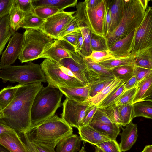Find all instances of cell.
<instances>
[{"mask_svg":"<svg viewBox=\"0 0 152 152\" xmlns=\"http://www.w3.org/2000/svg\"><path fill=\"white\" fill-rule=\"evenodd\" d=\"M0 78L3 83L17 82L20 85L46 82L40 65L31 62L23 65L0 66Z\"/></svg>","mask_w":152,"mask_h":152,"instance_id":"8992f818","label":"cell"},{"mask_svg":"<svg viewBox=\"0 0 152 152\" xmlns=\"http://www.w3.org/2000/svg\"><path fill=\"white\" fill-rule=\"evenodd\" d=\"M122 16L118 25L105 37L109 49L118 41L138 28L145 14L139 0H123Z\"/></svg>","mask_w":152,"mask_h":152,"instance_id":"7a4b0ae2","label":"cell"},{"mask_svg":"<svg viewBox=\"0 0 152 152\" xmlns=\"http://www.w3.org/2000/svg\"><path fill=\"white\" fill-rule=\"evenodd\" d=\"M2 110L0 108V118H1L2 115Z\"/></svg>","mask_w":152,"mask_h":152,"instance_id":"03108f58","label":"cell"},{"mask_svg":"<svg viewBox=\"0 0 152 152\" xmlns=\"http://www.w3.org/2000/svg\"><path fill=\"white\" fill-rule=\"evenodd\" d=\"M90 47L91 51H107L109 50L106 40L104 37L92 33Z\"/></svg>","mask_w":152,"mask_h":152,"instance_id":"74e56055","label":"cell"},{"mask_svg":"<svg viewBox=\"0 0 152 152\" xmlns=\"http://www.w3.org/2000/svg\"><path fill=\"white\" fill-rule=\"evenodd\" d=\"M143 9L145 11L148 6L149 0H139Z\"/></svg>","mask_w":152,"mask_h":152,"instance_id":"91938a15","label":"cell"},{"mask_svg":"<svg viewBox=\"0 0 152 152\" xmlns=\"http://www.w3.org/2000/svg\"><path fill=\"white\" fill-rule=\"evenodd\" d=\"M13 130L0 121V136L2 134Z\"/></svg>","mask_w":152,"mask_h":152,"instance_id":"680465c9","label":"cell"},{"mask_svg":"<svg viewBox=\"0 0 152 152\" xmlns=\"http://www.w3.org/2000/svg\"><path fill=\"white\" fill-rule=\"evenodd\" d=\"M121 126H126L134 118L133 104H123L118 106Z\"/></svg>","mask_w":152,"mask_h":152,"instance_id":"e575fe53","label":"cell"},{"mask_svg":"<svg viewBox=\"0 0 152 152\" xmlns=\"http://www.w3.org/2000/svg\"><path fill=\"white\" fill-rule=\"evenodd\" d=\"M141 152H152V145L146 146Z\"/></svg>","mask_w":152,"mask_h":152,"instance_id":"94428289","label":"cell"},{"mask_svg":"<svg viewBox=\"0 0 152 152\" xmlns=\"http://www.w3.org/2000/svg\"><path fill=\"white\" fill-rule=\"evenodd\" d=\"M60 12L57 8L48 6L37 7L34 8L33 10V12L35 15L45 20Z\"/></svg>","mask_w":152,"mask_h":152,"instance_id":"ab89813d","label":"cell"},{"mask_svg":"<svg viewBox=\"0 0 152 152\" xmlns=\"http://www.w3.org/2000/svg\"><path fill=\"white\" fill-rule=\"evenodd\" d=\"M134 66H124L112 69L114 78L126 83L133 76Z\"/></svg>","mask_w":152,"mask_h":152,"instance_id":"836d02e7","label":"cell"},{"mask_svg":"<svg viewBox=\"0 0 152 152\" xmlns=\"http://www.w3.org/2000/svg\"><path fill=\"white\" fill-rule=\"evenodd\" d=\"M84 60L87 67L97 74L100 79L115 78L111 69H109L98 63L94 62L89 58H85Z\"/></svg>","mask_w":152,"mask_h":152,"instance_id":"f1b7e54d","label":"cell"},{"mask_svg":"<svg viewBox=\"0 0 152 152\" xmlns=\"http://www.w3.org/2000/svg\"><path fill=\"white\" fill-rule=\"evenodd\" d=\"M105 7V0H102L96 6L92 9L86 7L85 1L80 2L76 5L75 15L77 17L79 22L82 23L88 27L92 33L104 37Z\"/></svg>","mask_w":152,"mask_h":152,"instance_id":"ba28073f","label":"cell"},{"mask_svg":"<svg viewBox=\"0 0 152 152\" xmlns=\"http://www.w3.org/2000/svg\"><path fill=\"white\" fill-rule=\"evenodd\" d=\"M14 4V0H0V18L10 14Z\"/></svg>","mask_w":152,"mask_h":152,"instance_id":"c3c4849f","label":"cell"},{"mask_svg":"<svg viewBox=\"0 0 152 152\" xmlns=\"http://www.w3.org/2000/svg\"><path fill=\"white\" fill-rule=\"evenodd\" d=\"M152 74V70L134 66L133 76H134L137 83Z\"/></svg>","mask_w":152,"mask_h":152,"instance_id":"7dc6e473","label":"cell"},{"mask_svg":"<svg viewBox=\"0 0 152 152\" xmlns=\"http://www.w3.org/2000/svg\"><path fill=\"white\" fill-rule=\"evenodd\" d=\"M137 89V86L131 89L125 90L120 96L115 104L117 105L132 104V102Z\"/></svg>","mask_w":152,"mask_h":152,"instance_id":"60d3db41","label":"cell"},{"mask_svg":"<svg viewBox=\"0 0 152 152\" xmlns=\"http://www.w3.org/2000/svg\"><path fill=\"white\" fill-rule=\"evenodd\" d=\"M48 85L58 88V86L73 88L85 86L67 68L48 59L40 65Z\"/></svg>","mask_w":152,"mask_h":152,"instance_id":"52a82bcc","label":"cell"},{"mask_svg":"<svg viewBox=\"0 0 152 152\" xmlns=\"http://www.w3.org/2000/svg\"><path fill=\"white\" fill-rule=\"evenodd\" d=\"M43 87L42 83L20 84L12 101L2 110L0 121L18 134L27 132L31 127L33 101Z\"/></svg>","mask_w":152,"mask_h":152,"instance_id":"6da1fadb","label":"cell"},{"mask_svg":"<svg viewBox=\"0 0 152 152\" xmlns=\"http://www.w3.org/2000/svg\"><path fill=\"white\" fill-rule=\"evenodd\" d=\"M103 152H122L119 144L116 140H111L95 145Z\"/></svg>","mask_w":152,"mask_h":152,"instance_id":"ee69618b","label":"cell"},{"mask_svg":"<svg viewBox=\"0 0 152 152\" xmlns=\"http://www.w3.org/2000/svg\"><path fill=\"white\" fill-rule=\"evenodd\" d=\"M152 48V9L149 7L145 11L140 25L135 30L130 55Z\"/></svg>","mask_w":152,"mask_h":152,"instance_id":"8fae6325","label":"cell"},{"mask_svg":"<svg viewBox=\"0 0 152 152\" xmlns=\"http://www.w3.org/2000/svg\"><path fill=\"white\" fill-rule=\"evenodd\" d=\"M134 117H142L148 119L152 118V103L150 102H140L132 104Z\"/></svg>","mask_w":152,"mask_h":152,"instance_id":"4dcf8cb0","label":"cell"},{"mask_svg":"<svg viewBox=\"0 0 152 152\" xmlns=\"http://www.w3.org/2000/svg\"><path fill=\"white\" fill-rule=\"evenodd\" d=\"M75 11L59 12L46 19L39 29L56 39L74 17Z\"/></svg>","mask_w":152,"mask_h":152,"instance_id":"7c38bea8","label":"cell"},{"mask_svg":"<svg viewBox=\"0 0 152 152\" xmlns=\"http://www.w3.org/2000/svg\"><path fill=\"white\" fill-rule=\"evenodd\" d=\"M75 51V48L69 44L62 39H57L40 58L48 59L58 63L61 59L72 58V53Z\"/></svg>","mask_w":152,"mask_h":152,"instance_id":"5bb4252c","label":"cell"},{"mask_svg":"<svg viewBox=\"0 0 152 152\" xmlns=\"http://www.w3.org/2000/svg\"><path fill=\"white\" fill-rule=\"evenodd\" d=\"M97 108V106L94 105L87 113L85 117L82 121L81 126H87L89 125L91 122L93 116Z\"/></svg>","mask_w":152,"mask_h":152,"instance_id":"f5cc1de1","label":"cell"},{"mask_svg":"<svg viewBox=\"0 0 152 152\" xmlns=\"http://www.w3.org/2000/svg\"><path fill=\"white\" fill-rule=\"evenodd\" d=\"M120 128L122 131L119 134L121 137L119 144L121 151L124 152L130 150L136 141L138 137L137 126L132 121L125 128Z\"/></svg>","mask_w":152,"mask_h":152,"instance_id":"e0dca14e","label":"cell"},{"mask_svg":"<svg viewBox=\"0 0 152 152\" xmlns=\"http://www.w3.org/2000/svg\"><path fill=\"white\" fill-rule=\"evenodd\" d=\"M23 40V34L17 32L11 37L1 54L0 66H10L15 62L21 51Z\"/></svg>","mask_w":152,"mask_h":152,"instance_id":"4fadbf2b","label":"cell"},{"mask_svg":"<svg viewBox=\"0 0 152 152\" xmlns=\"http://www.w3.org/2000/svg\"><path fill=\"white\" fill-rule=\"evenodd\" d=\"M34 9L37 7L48 6L58 9L60 11L69 7H74L77 4V0H32Z\"/></svg>","mask_w":152,"mask_h":152,"instance_id":"cb8c5ba5","label":"cell"},{"mask_svg":"<svg viewBox=\"0 0 152 152\" xmlns=\"http://www.w3.org/2000/svg\"><path fill=\"white\" fill-rule=\"evenodd\" d=\"M80 28L78 20L75 15L72 20L66 25L60 34L58 39H61L64 36L72 32L76 31Z\"/></svg>","mask_w":152,"mask_h":152,"instance_id":"f6af8a7d","label":"cell"},{"mask_svg":"<svg viewBox=\"0 0 152 152\" xmlns=\"http://www.w3.org/2000/svg\"><path fill=\"white\" fill-rule=\"evenodd\" d=\"M56 40L39 29H26L18 59L22 63L40 58Z\"/></svg>","mask_w":152,"mask_h":152,"instance_id":"5b68a950","label":"cell"},{"mask_svg":"<svg viewBox=\"0 0 152 152\" xmlns=\"http://www.w3.org/2000/svg\"><path fill=\"white\" fill-rule=\"evenodd\" d=\"M72 58L61 59L58 63L70 70L85 86L99 79L97 74L87 67L84 61V58L80 53L75 51L72 53Z\"/></svg>","mask_w":152,"mask_h":152,"instance_id":"9c48e42d","label":"cell"},{"mask_svg":"<svg viewBox=\"0 0 152 152\" xmlns=\"http://www.w3.org/2000/svg\"><path fill=\"white\" fill-rule=\"evenodd\" d=\"M104 20V37H105L110 31L111 25V19L109 8L106 2Z\"/></svg>","mask_w":152,"mask_h":152,"instance_id":"681fc988","label":"cell"},{"mask_svg":"<svg viewBox=\"0 0 152 152\" xmlns=\"http://www.w3.org/2000/svg\"><path fill=\"white\" fill-rule=\"evenodd\" d=\"M62 105L61 118L71 127L77 129L81 126L82 121L94 106L89 100L78 102L66 98Z\"/></svg>","mask_w":152,"mask_h":152,"instance_id":"30bf717a","label":"cell"},{"mask_svg":"<svg viewBox=\"0 0 152 152\" xmlns=\"http://www.w3.org/2000/svg\"><path fill=\"white\" fill-rule=\"evenodd\" d=\"M79 152H86L85 148V145H83L81 149L80 150Z\"/></svg>","mask_w":152,"mask_h":152,"instance_id":"e7e4bbea","label":"cell"},{"mask_svg":"<svg viewBox=\"0 0 152 152\" xmlns=\"http://www.w3.org/2000/svg\"><path fill=\"white\" fill-rule=\"evenodd\" d=\"M14 6L25 13L33 12L32 0H14Z\"/></svg>","mask_w":152,"mask_h":152,"instance_id":"bcb514c9","label":"cell"},{"mask_svg":"<svg viewBox=\"0 0 152 152\" xmlns=\"http://www.w3.org/2000/svg\"><path fill=\"white\" fill-rule=\"evenodd\" d=\"M125 83L121 81L119 84L99 103L98 107L104 109L111 105L115 104L120 96L125 90Z\"/></svg>","mask_w":152,"mask_h":152,"instance_id":"484cf974","label":"cell"},{"mask_svg":"<svg viewBox=\"0 0 152 152\" xmlns=\"http://www.w3.org/2000/svg\"><path fill=\"white\" fill-rule=\"evenodd\" d=\"M89 125L112 140H116L118 135L120 133V126L115 124L94 121L91 122Z\"/></svg>","mask_w":152,"mask_h":152,"instance_id":"d4e9b609","label":"cell"},{"mask_svg":"<svg viewBox=\"0 0 152 152\" xmlns=\"http://www.w3.org/2000/svg\"><path fill=\"white\" fill-rule=\"evenodd\" d=\"M134 56V66L152 70V48L140 51Z\"/></svg>","mask_w":152,"mask_h":152,"instance_id":"4316f807","label":"cell"},{"mask_svg":"<svg viewBox=\"0 0 152 152\" xmlns=\"http://www.w3.org/2000/svg\"><path fill=\"white\" fill-rule=\"evenodd\" d=\"M10 25L9 14L0 18V56L7 43L15 34Z\"/></svg>","mask_w":152,"mask_h":152,"instance_id":"603a6c76","label":"cell"},{"mask_svg":"<svg viewBox=\"0 0 152 152\" xmlns=\"http://www.w3.org/2000/svg\"><path fill=\"white\" fill-rule=\"evenodd\" d=\"M104 111L108 118L113 123L121 126V121L119 114L118 106L115 104L111 105L103 109Z\"/></svg>","mask_w":152,"mask_h":152,"instance_id":"b9f144b4","label":"cell"},{"mask_svg":"<svg viewBox=\"0 0 152 152\" xmlns=\"http://www.w3.org/2000/svg\"><path fill=\"white\" fill-rule=\"evenodd\" d=\"M86 58L90 59L96 63L115 58L109 50L107 51H92L90 54Z\"/></svg>","mask_w":152,"mask_h":152,"instance_id":"7bdbcfd3","label":"cell"},{"mask_svg":"<svg viewBox=\"0 0 152 152\" xmlns=\"http://www.w3.org/2000/svg\"><path fill=\"white\" fill-rule=\"evenodd\" d=\"M72 133L71 126L54 115L32 127L26 133L31 142L56 146L60 140Z\"/></svg>","mask_w":152,"mask_h":152,"instance_id":"277c9868","label":"cell"},{"mask_svg":"<svg viewBox=\"0 0 152 152\" xmlns=\"http://www.w3.org/2000/svg\"><path fill=\"white\" fill-rule=\"evenodd\" d=\"M102 0H87L85 1L86 7L88 8L92 9L96 6Z\"/></svg>","mask_w":152,"mask_h":152,"instance_id":"6f0895ef","label":"cell"},{"mask_svg":"<svg viewBox=\"0 0 152 152\" xmlns=\"http://www.w3.org/2000/svg\"><path fill=\"white\" fill-rule=\"evenodd\" d=\"M135 31L117 41L109 49V52L115 58L125 57L130 55Z\"/></svg>","mask_w":152,"mask_h":152,"instance_id":"ac0fdd59","label":"cell"},{"mask_svg":"<svg viewBox=\"0 0 152 152\" xmlns=\"http://www.w3.org/2000/svg\"><path fill=\"white\" fill-rule=\"evenodd\" d=\"M137 82L135 77H132L124 84V88L125 90L131 89L136 86L137 84Z\"/></svg>","mask_w":152,"mask_h":152,"instance_id":"9f6ffc18","label":"cell"},{"mask_svg":"<svg viewBox=\"0 0 152 152\" xmlns=\"http://www.w3.org/2000/svg\"><path fill=\"white\" fill-rule=\"evenodd\" d=\"M81 140L73 133L60 140L57 144L55 152H77L80 151Z\"/></svg>","mask_w":152,"mask_h":152,"instance_id":"44dd1931","label":"cell"},{"mask_svg":"<svg viewBox=\"0 0 152 152\" xmlns=\"http://www.w3.org/2000/svg\"><path fill=\"white\" fill-rule=\"evenodd\" d=\"M77 38L76 44L75 47V51L80 53L83 44V39L80 29L77 30Z\"/></svg>","mask_w":152,"mask_h":152,"instance_id":"11a10c76","label":"cell"},{"mask_svg":"<svg viewBox=\"0 0 152 152\" xmlns=\"http://www.w3.org/2000/svg\"><path fill=\"white\" fill-rule=\"evenodd\" d=\"M25 14L13 5L9 14V22L10 27L14 33H15L20 28Z\"/></svg>","mask_w":152,"mask_h":152,"instance_id":"d590c367","label":"cell"},{"mask_svg":"<svg viewBox=\"0 0 152 152\" xmlns=\"http://www.w3.org/2000/svg\"><path fill=\"white\" fill-rule=\"evenodd\" d=\"M77 38V32L76 31L67 34L61 39L66 41L75 48Z\"/></svg>","mask_w":152,"mask_h":152,"instance_id":"db71d44e","label":"cell"},{"mask_svg":"<svg viewBox=\"0 0 152 152\" xmlns=\"http://www.w3.org/2000/svg\"><path fill=\"white\" fill-rule=\"evenodd\" d=\"M78 129L81 140L94 145L112 140L89 125L79 127Z\"/></svg>","mask_w":152,"mask_h":152,"instance_id":"2e32d148","label":"cell"},{"mask_svg":"<svg viewBox=\"0 0 152 152\" xmlns=\"http://www.w3.org/2000/svg\"><path fill=\"white\" fill-rule=\"evenodd\" d=\"M94 121H99L107 124L113 123L105 114L103 109L98 107L93 116L91 122Z\"/></svg>","mask_w":152,"mask_h":152,"instance_id":"f907efd6","label":"cell"},{"mask_svg":"<svg viewBox=\"0 0 152 152\" xmlns=\"http://www.w3.org/2000/svg\"><path fill=\"white\" fill-rule=\"evenodd\" d=\"M143 101L152 102V74L137 83L132 104Z\"/></svg>","mask_w":152,"mask_h":152,"instance_id":"d6986e66","label":"cell"},{"mask_svg":"<svg viewBox=\"0 0 152 152\" xmlns=\"http://www.w3.org/2000/svg\"><path fill=\"white\" fill-rule=\"evenodd\" d=\"M0 152H10L4 146L0 143Z\"/></svg>","mask_w":152,"mask_h":152,"instance_id":"6125c7cd","label":"cell"},{"mask_svg":"<svg viewBox=\"0 0 152 152\" xmlns=\"http://www.w3.org/2000/svg\"><path fill=\"white\" fill-rule=\"evenodd\" d=\"M120 81V80L115 78L100 92L93 97L89 99L88 100L92 104L98 106L101 101L119 84Z\"/></svg>","mask_w":152,"mask_h":152,"instance_id":"8d00e7d4","label":"cell"},{"mask_svg":"<svg viewBox=\"0 0 152 152\" xmlns=\"http://www.w3.org/2000/svg\"><path fill=\"white\" fill-rule=\"evenodd\" d=\"M135 60L134 56L129 55L125 57L109 59L98 63L111 70L114 68L122 66H133Z\"/></svg>","mask_w":152,"mask_h":152,"instance_id":"83f0119b","label":"cell"},{"mask_svg":"<svg viewBox=\"0 0 152 152\" xmlns=\"http://www.w3.org/2000/svg\"><path fill=\"white\" fill-rule=\"evenodd\" d=\"M99 79L89 85V98H92L109 85L115 79Z\"/></svg>","mask_w":152,"mask_h":152,"instance_id":"f35d334b","label":"cell"},{"mask_svg":"<svg viewBox=\"0 0 152 152\" xmlns=\"http://www.w3.org/2000/svg\"><path fill=\"white\" fill-rule=\"evenodd\" d=\"M95 152H103L100 148L97 146L95 147Z\"/></svg>","mask_w":152,"mask_h":152,"instance_id":"be15d7a7","label":"cell"},{"mask_svg":"<svg viewBox=\"0 0 152 152\" xmlns=\"http://www.w3.org/2000/svg\"><path fill=\"white\" fill-rule=\"evenodd\" d=\"M105 1L110 9L111 19V25L110 33L117 27L122 17L123 0H105Z\"/></svg>","mask_w":152,"mask_h":152,"instance_id":"7402d4cb","label":"cell"},{"mask_svg":"<svg viewBox=\"0 0 152 152\" xmlns=\"http://www.w3.org/2000/svg\"><path fill=\"white\" fill-rule=\"evenodd\" d=\"M79 24L83 41L80 53L85 58L88 56L92 52L90 47L91 32L88 27L84 24L80 23H79Z\"/></svg>","mask_w":152,"mask_h":152,"instance_id":"1f68e13d","label":"cell"},{"mask_svg":"<svg viewBox=\"0 0 152 152\" xmlns=\"http://www.w3.org/2000/svg\"><path fill=\"white\" fill-rule=\"evenodd\" d=\"M66 98L78 102L88 100L89 98V85L81 87L69 88L58 86Z\"/></svg>","mask_w":152,"mask_h":152,"instance_id":"ffe728a7","label":"cell"},{"mask_svg":"<svg viewBox=\"0 0 152 152\" xmlns=\"http://www.w3.org/2000/svg\"><path fill=\"white\" fill-rule=\"evenodd\" d=\"M37 152H55V146L44 143L32 142Z\"/></svg>","mask_w":152,"mask_h":152,"instance_id":"816d5d0a","label":"cell"},{"mask_svg":"<svg viewBox=\"0 0 152 152\" xmlns=\"http://www.w3.org/2000/svg\"><path fill=\"white\" fill-rule=\"evenodd\" d=\"M8 86L0 91V108L2 110L6 107L13 99L16 91L20 86Z\"/></svg>","mask_w":152,"mask_h":152,"instance_id":"d6a6232c","label":"cell"},{"mask_svg":"<svg viewBox=\"0 0 152 152\" xmlns=\"http://www.w3.org/2000/svg\"><path fill=\"white\" fill-rule=\"evenodd\" d=\"M0 143L10 152H27L20 136L13 130L1 134Z\"/></svg>","mask_w":152,"mask_h":152,"instance_id":"9a60e30c","label":"cell"},{"mask_svg":"<svg viewBox=\"0 0 152 152\" xmlns=\"http://www.w3.org/2000/svg\"><path fill=\"white\" fill-rule=\"evenodd\" d=\"M45 21L35 15L33 12L25 13L20 28L26 29H39Z\"/></svg>","mask_w":152,"mask_h":152,"instance_id":"f546056e","label":"cell"},{"mask_svg":"<svg viewBox=\"0 0 152 152\" xmlns=\"http://www.w3.org/2000/svg\"><path fill=\"white\" fill-rule=\"evenodd\" d=\"M63 94L57 88L43 87L36 95L31 112V128L54 115L61 107Z\"/></svg>","mask_w":152,"mask_h":152,"instance_id":"3957f363","label":"cell"}]
</instances>
